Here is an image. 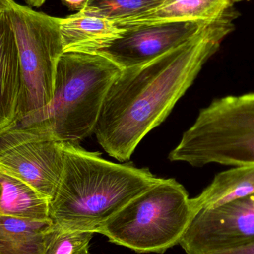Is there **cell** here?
I'll use <instances>...</instances> for the list:
<instances>
[{
	"instance_id": "44dd1931",
	"label": "cell",
	"mask_w": 254,
	"mask_h": 254,
	"mask_svg": "<svg viewBox=\"0 0 254 254\" xmlns=\"http://www.w3.org/2000/svg\"><path fill=\"white\" fill-rule=\"evenodd\" d=\"M13 0H0V13L9 10Z\"/></svg>"
},
{
	"instance_id": "8fae6325",
	"label": "cell",
	"mask_w": 254,
	"mask_h": 254,
	"mask_svg": "<svg viewBox=\"0 0 254 254\" xmlns=\"http://www.w3.org/2000/svg\"><path fill=\"white\" fill-rule=\"evenodd\" d=\"M243 0H164L158 7L134 17L114 22L119 28L135 25L216 19Z\"/></svg>"
},
{
	"instance_id": "e0dca14e",
	"label": "cell",
	"mask_w": 254,
	"mask_h": 254,
	"mask_svg": "<svg viewBox=\"0 0 254 254\" xmlns=\"http://www.w3.org/2000/svg\"><path fill=\"white\" fill-rule=\"evenodd\" d=\"M95 233L68 230L53 225L44 236L43 254H89V244Z\"/></svg>"
},
{
	"instance_id": "7c38bea8",
	"label": "cell",
	"mask_w": 254,
	"mask_h": 254,
	"mask_svg": "<svg viewBox=\"0 0 254 254\" xmlns=\"http://www.w3.org/2000/svg\"><path fill=\"white\" fill-rule=\"evenodd\" d=\"M50 200L19 179L0 173V214L49 221Z\"/></svg>"
},
{
	"instance_id": "ba28073f",
	"label": "cell",
	"mask_w": 254,
	"mask_h": 254,
	"mask_svg": "<svg viewBox=\"0 0 254 254\" xmlns=\"http://www.w3.org/2000/svg\"><path fill=\"white\" fill-rule=\"evenodd\" d=\"M213 20L159 22L121 28L115 37L89 42L71 51L101 55L125 69L147 64L182 46Z\"/></svg>"
},
{
	"instance_id": "5bb4252c",
	"label": "cell",
	"mask_w": 254,
	"mask_h": 254,
	"mask_svg": "<svg viewBox=\"0 0 254 254\" xmlns=\"http://www.w3.org/2000/svg\"><path fill=\"white\" fill-rule=\"evenodd\" d=\"M52 221H33L0 214V254H43Z\"/></svg>"
},
{
	"instance_id": "5b68a950",
	"label": "cell",
	"mask_w": 254,
	"mask_h": 254,
	"mask_svg": "<svg viewBox=\"0 0 254 254\" xmlns=\"http://www.w3.org/2000/svg\"><path fill=\"white\" fill-rule=\"evenodd\" d=\"M168 158L195 167L254 164V92L216 98L201 109Z\"/></svg>"
},
{
	"instance_id": "8992f818",
	"label": "cell",
	"mask_w": 254,
	"mask_h": 254,
	"mask_svg": "<svg viewBox=\"0 0 254 254\" xmlns=\"http://www.w3.org/2000/svg\"><path fill=\"white\" fill-rule=\"evenodd\" d=\"M7 13L16 37L22 73L19 122L52 101L57 67L64 46L59 17L14 1Z\"/></svg>"
},
{
	"instance_id": "3957f363",
	"label": "cell",
	"mask_w": 254,
	"mask_h": 254,
	"mask_svg": "<svg viewBox=\"0 0 254 254\" xmlns=\"http://www.w3.org/2000/svg\"><path fill=\"white\" fill-rule=\"evenodd\" d=\"M121 71L101 55L64 52L58 61L50 104L19 122H47L58 140L77 143L94 133L107 91Z\"/></svg>"
},
{
	"instance_id": "d6986e66",
	"label": "cell",
	"mask_w": 254,
	"mask_h": 254,
	"mask_svg": "<svg viewBox=\"0 0 254 254\" xmlns=\"http://www.w3.org/2000/svg\"><path fill=\"white\" fill-rule=\"evenodd\" d=\"M88 0H63V2L71 10H78L84 7Z\"/></svg>"
},
{
	"instance_id": "ffe728a7",
	"label": "cell",
	"mask_w": 254,
	"mask_h": 254,
	"mask_svg": "<svg viewBox=\"0 0 254 254\" xmlns=\"http://www.w3.org/2000/svg\"><path fill=\"white\" fill-rule=\"evenodd\" d=\"M28 6L31 7H40L47 0H24Z\"/></svg>"
},
{
	"instance_id": "2e32d148",
	"label": "cell",
	"mask_w": 254,
	"mask_h": 254,
	"mask_svg": "<svg viewBox=\"0 0 254 254\" xmlns=\"http://www.w3.org/2000/svg\"><path fill=\"white\" fill-rule=\"evenodd\" d=\"M164 0H88L77 13L117 22L134 17L158 7Z\"/></svg>"
},
{
	"instance_id": "7a4b0ae2",
	"label": "cell",
	"mask_w": 254,
	"mask_h": 254,
	"mask_svg": "<svg viewBox=\"0 0 254 254\" xmlns=\"http://www.w3.org/2000/svg\"><path fill=\"white\" fill-rule=\"evenodd\" d=\"M160 179L149 169L111 162L100 152L64 143V168L50 201L49 218L53 225L64 229L95 233Z\"/></svg>"
},
{
	"instance_id": "9a60e30c",
	"label": "cell",
	"mask_w": 254,
	"mask_h": 254,
	"mask_svg": "<svg viewBox=\"0 0 254 254\" xmlns=\"http://www.w3.org/2000/svg\"><path fill=\"white\" fill-rule=\"evenodd\" d=\"M64 52L89 42L111 38L122 29L113 21L79 13L59 18Z\"/></svg>"
},
{
	"instance_id": "4fadbf2b",
	"label": "cell",
	"mask_w": 254,
	"mask_h": 254,
	"mask_svg": "<svg viewBox=\"0 0 254 254\" xmlns=\"http://www.w3.org/2000/svg\"><path fill=\"white\" fill-rule=\"evenodd\" d=\"M254 194V164L237 166L216 175L201 194L191 198L193 214Z\"/></svg>"
},
{
	"instance_id": "52a82bcc",
	"label": "cell",
	"mask_w": 254,
	"mask_h": 254,
	"mask_svg": "<svg viewBox=\"0 0 254 254\" xmlns=\"http://www.w3.org/2000/svg\"><path fill=\"white\" fill-rule=\"evenodd\" d=\"M64 142L46 122H16L0 129V173L19 179L49 200L56 192L64 168Z\"/></svg>"
},
{
	"instance_id": "277c9868",
	"label": "cell",
	"mask_w": 254,
	"mask_h": 254,
	"mask_svg": "<svg viewBox=\"0 0 254 254\" xmlns=\"http://www.w3.org/2000/svg\"><path fill=\"white\" fill-rule=\"evenodd\" d=\"M192 216L191 198L185 188L176 179H161L95 233L137 253L164 254L179 245Z\"/></svg>"
},
{
	"instance_id": "ac0fdd59",
	"label": "cell",
	"mask_w": 254,
	"mask_h": 254,
	"mask_svg": "<svg viewBox=\"0 0 254 254\" xmlns=\"http://www.w3.org/2000/svg\"><path fill=\"white\" fill-rule=\"evenodd\" d=\"M213 254H254V242L237 249Z\"/></svg>"
},
{
	"instance_id": "30bf717a",
	"label": "cell",
	"mask_w": 254,
	"mask_h": 254,
	"mask_svg": "<svg viewBox=\"0 0 254 254\" xmlns=\"http://www.w3.org/2000/svg\"><path fill=\"white\" fill-rule=\"evenodd\" d=\"M7 10L0 13V129L19 122L22 85L19 51Z\"/></svg>"
},
{
	"instance_id": "6da1fadb",
	"label": "cell",
	"mask_w": 254,
	"mask_h": 254,
	"mask_svg": "<svg viewBox=\"0 0 254 254\" xmlns=\"http://www.w3.org/2000/svg\"><path fill=\"white\" fill-rule=\"evenodd\" d=\"M233 7L192 38L157 59L122 69L110 85L94 133L108 155L128 161L142 139L159 126L192 86L203 65L235 30Z\"/></svg>"
},
{
	"instance_id": "9c48e42d",
	"label": "cell",
	"mask_w": 254,
	"mask_h": 254,
	"mask_svg": "<svg viewBox=\"0 0 254 254\" xmlns=\"http://www.w3.org/2000/svg\"><path fill=\"white\" fill-rule=\"evenodd\" d=\"M254 242V194L195 212L179 245L188 254H213Z\"/></svg>"
}]
</instances>
